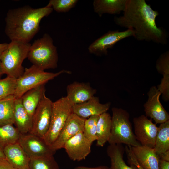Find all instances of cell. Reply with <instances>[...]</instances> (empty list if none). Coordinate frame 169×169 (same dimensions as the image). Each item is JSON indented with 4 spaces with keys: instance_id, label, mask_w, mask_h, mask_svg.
<instances>
[{
    "instance_id": "1",
    "label": "cell",
    "mask_w": 169,
    "mask_h": 169,
    "mask_svg": "<svg viewBox=\"0 0 169 169\" xmlns=\"http://www.w3.org/2000/svg\"><path fill=\"white\" fill-rule=\"evenodd\" d=\"M123 15L115 16L116 25L132 29L138 41L166 44L167 34L165 29L158 27L156 19L158 12L153 10L145 0H126Z\"/></svg>"
},
{
    "instance_id": "2",
    "label": "cell",
    "mask_w": 169,
    "mask_h": 169,
    "mask_svg": "<svg viewBox=\"0 0 169 169\" xmlns=\"http://www.w3.org/2000/svg\"><path fill=\"white\" fill-rule=\"evenodd\" d=\"M53 10L48 4L37 8L25 6L9 9L5 19L6 35L11 41L29 43L39 31L42 19Z\"/></svg>"
},
{
    "instance_id": "3",
    "label": "cell",
    "mask_w": 169,
    "mask_h": 169,
    "mask_svg": "<svg viewBox=\"0 0 169 169\" xmlns=\"http://www.w3.org/2000/svg\"><path fill=\"white\" fill-rule=\"evenodd\" d=\"M27 57L33 65L43 70L56 68L58 54L51 37L45 33L35 40L31 45Z\"/></svg>"
},
{
    "instance_id": "4",
    "label": "cell",
    "mask_w": 169,
    "mask_h": 169,
    "mask_svg": "<svg viewBox=\"0 0 169 169\" xmlns=\"http://www.w3.org/2000/svg\"><path fill=\"white\" fill-rule=\"evenodd\" d=\"M31 44L19 41H11L0 58L4 74L16 79L24 70L22 63L27 57Z\"/></svg>"
},
{
    "instance_id": "5",
    "label": "cell",
    "mask_w": 169,
    "mask_h": 169,
    "mask_svg": "<svg viewBox=\"0 0 169 169\" xmlns=\"http://www.w3.org/2000/svg\"><path fill=\"white\" fill-rule=\"evenodd\" d=\"M109 144H125L135 146L141 145L136 140L129 120L130 115L125 110L113 107Z\"/></svg>"
},
{
    "instance_id": "6",
    "label": "cell",
    "mask_w": 169,
    "mask_h": 169,
    "mask_svg": "<svg viewBox=\"0 0 169 169\" xmlns=\"http://www.w3.org/2000/svg\"><path fill=\"white\" fill-rule=\"evenodd\" d=\"M70 72L62 70L57 73L45 72L32 65L24 69L23 74L16 80L15 91V98H20L29 90L51 80L63 73L70 74Z\"/></svg>"
},
{
    "instance_id": "7",
    "label": "cell",
    "mask_w": 169,
    "mask_h": 169,
    "mask_svg": "<svg viewBox=\"0 0 169 169\" xmlns=\"http://www.w3.org/2000/svg\"><path fill=\"white\" fill-rule=\"evenodd\" d=\"M73 105L66 96L52 102L49 126L43 139L48 145L51 146L57 138L68 118L72 113Z\"/></svg>"
},
{
    "instance_id": "8",
    "label": "cell",
    "mask_w": 169,
    "mask_h": 169,
    "mask_svg": "<svg viewBox=\"0 0 169 169\" xmlns=\"http://www.w3.org/2000/svg\"><path fill=\"white\" fill-rule=\"evenodd\" d=\"M52 102L44 94L33 116L30 133L43 139L49 126Z\"/></svg>"
},
{
    "instance_id": "9",
    "label": "cell",
    "mask_w": 169,
    "mask_h": 169,
    "mask_svg": "<svg viewBox=\"0 0 169 169\" xmlns=\"http://www.w3.org/2000/svg\"><path fill=\"white\" fill-rule=\"evenodd\" d=\"M18 142L30 160L52 156L56 152L43 139L30 133L21 134Z\"/></svg>"
},
{
    "instance_id": "10",
    "label": "cell",
    "mask_w": 169,
    "mask_h": 169,
    "mask_svg": "<svg viewBox=\"0 0 169 169\" xmlns=\"http://www.w3.org/2000/svg\"><path fill=\"white\" fill-rule=\"evenodd\" d=\"M134 36L131 29L119 31H109L91 43L88 48L90 53L97 56L107 55V49L113 48L119 41Z\"/></svg>"
},
{
    "instance_id": "11",
    "label": "cell",
    "mask_w": 169,
    "mask_h": 169,
    "mask_svg": "<svg viewBox=\"0 0 169 169\" xmlns=\"http://www.w3.org/2000/svg\"><path fill=\"white\" fill-rule=\"evenodd\" d=\"M134 134L141 145L154 148L158 127L152 119L144 115L133 119Z\"/></svg>"
},
{
    "instance_id": "12",
    "label": "cell",
    "mask_w": 169,
    "mask_h": 169,
    "mask_svg": "<svg viewBox=\"0 0 169 169\" xmlns=\"http://www.w3.org/2000/svg\"><path fill=\"white\" fill-rule=\"evenodd\" d=\"M161 93L157 87H151L148 93V98L144 105L146 116L153 119L155 124H161L169 120L168 113L159 100Z\"/></svg>"
},
{
    "instance_id": "13",
    "label": "cell",
    "mask_w": 169,
    "mask_h": 169,
    "mask_svg": "<svg viewBox=\"0 0 169 169\" xmlns=\"http://www.w3.org/2000/svg\"><path fill=\"white\" fill-rule=\"evenodd\" d=\"M86 119L72 113L69 116L57 138L50 146L54 151L64 148L65 142L78 133L83 131Z\"/></svg>"
},
{
    "instance_id": "14",
    "label": "cell",
    "mask_w": 169,
    "mask_h": 169,
    "mask_svg": "<svg viewBox=\"0 0 169 169\" xmlns=\"http://www.w3.org/2000/svg\"><path fill=\"white\" fill-rule=\"evenodd\" d=\"M92 144L82 132L67 141L64 148L71 160L79 161L85 159L90 153Z\"/></svg>"
},
{
    "instance_id": "15",
    "label": "cell",
    "mask_w": 169,
    "mask_h": 169,
    "mask_svg": "<svg viewBox=\"0 0 169 169\" xmlns=\"http://www.w3.org/2000/svg\"><path fill=\"white\" fill-rule=\"evenodd\" d=\"M110 105V102L100 103L99 98L94 96L86 102L73 105L72 113L86 119L92 116H99L107 112Z\"/></svg>"
},
{
    "instance_id": "16",
    "label": "cell",
    "mask_w": 169,
    "mask_h": 169,
    "mask_svg": "<svg viewBox=\"0 0 169 169\" xmlns=\"http://www.w3.org/2000/svg\"><path fill=\"white\" fill-rule=\"evenodd\" d=\"M66 97L73 105L83 103L94 96L96 90L89 83L74 82L67 85Z\"/></svg>"
},
{
    "instance_id": "17",
    "label": "cell",
    "mask_w": 169,
    "mask_h": 169,
    "mask_svg": "<svg viewBox=\"0 0 169 169\" xmlns=\"http://www.w3.org/2000/svg\"><path fill=\"white\" fill-rule=\"evenodd\" d=\"M5 158L15 169H29L30 159L18 142L3 149Z\"/></svg>"
},
{
    "instance_id": "18",
    "label": "cell",
    "mask_w": 169,
    "mask_h": 169,
    "mask_svg": "<svg viewBox=\"0 0 169 169\" xmlns=\"http://www.w3.org/2000/svg\"><path fill=\"white\" fill-rule=\"evenodd\" d=\"M132 151L143 169H159V158L153 148L139 145L131 146Z\"/></svg>"
},
{
    "instance_id": "19",
    "label": "cell",
    "mask_w": 169,
    "mask_h": 169,
    "mask_svg": "<svg viewBox=\"0 0 169 169\" xmlns=\"http://www.w3.org/2000/svg\"><path fill=\"white\" fill-rule=\"evenodd\" d=\"M157 71L163 75L160 84L157 87L165 101L169 99V52L167 51L161 55L156 62Z\"/></svg>"
},
{
    "instance_id": "20",
    "label": "cell",
    "mask_w": 169,
    "mask_h": 169,
    "mask_svg": "<svg viewBox=\"0 0 169 169\" xmlns=\"http://www.w3.org/2000/svg\"><path fill=\"white\" fill-rule=\"evenodd\" d=\"M45 91V84H42L28 91L21 97L24 108L31 117H33Z\"/></svg>"
},
{
    "instance_id": "21",
    "label": "cell",
    "mask_w": 169,
    "mask_h": 169,
    "mask_svg": "<svg viewBox=\"0 0 169 169\" xmlns=\"http://www.w3.org/2000/svg\"><path fill=\"white\" fill-rule=\"evenodd\" d=\"M14 124L22 135L29 133L32 126V118L24 108L20 98H15L14 113Z\"/></svg>"
},
{
    "instance_id": "22",
    "label": "cell",
    "mask_w": 169,
    "mask_h": 169,
    "mask_svg": "<svg viewBox=\"0 0 169 169\" xmlns=\"http://www.w3.org/2000/svg\"><path fill=\"white\" fill-rule=\"evenodd\" d=\"M126 0H95L93 2L94 12L100 17L104 14H119L123 12Z\"/></svg>"
},
{
    "instance_id": "23",
    "label": "cell",
    "mask_w": 169,
    "mask_h": 169,
    "mask_svg": "<svg viewBox=\"0 0 169 169\" xmlns=\"http://www.w3.org/2000/svg\"><path fill=\"white\" fill-rule=\"evenodd\" d=\"M107 154L110 160V169H138L134 165L128 166L125 162L123 155L125 148L122 144H111L107 148Z\"/></svg>"
},
{
    "instance_id": "24",
    "label": "cell",
    "mask_w": 169,
    "mask_h": 169,
    "mask_svg": "<svg viewBox=\"0 0 169 169\" xmlns=\"http://www.w3.org/2000/svg\"><path fill=\"white\" fill-rule=\"evenodd\" d=\"M111 116L107 112L100 115L97 124L96 145L103 147L110 138L111 128Z\"/></svg>"
},
{
    "instance_id": "25",
    "label": "cell",
    "mask_w": 169,
    "mask_h": 169,
    "mask_svg": "<svg viewBox=\"0 0 169 169\" xmlns=\"http://www.w3.org/2000/svg\"><path fill=\"white\" fill-rule=\"evenodd\" d=\"M15 100L12 95L0 100V126L14 124Z\"/></svg>"
},
{
    "instance_id": "26",
    "label": "cell",
    "mask_w": 169,
    "mask_h": 169,
    "mask_svg": "<svg viewBox=\"0 0 169 169\" xmlns=\"http://www.w3.org/2000/svg\"><path fill=\"white\" fill-rule=\"evenodd\" d=\"M154 149L158 155L169 150V120L160 124Z\"/></svg>"
},
{
    "instance_id": "27",
    "label": "cell",
    "mask_w": 169,
    "mask_h": 169,
    "mask_svg": "<svg viewBox=\"0 0 169 169\" xmlns=\"http://www.w3.org/2000/svg\"><path fill=\"white\" fill-rule=\"evenodd\" d=\"M21 135L13 125L0 126V147L3 149L8 145L18 142Z\"/></svg>"
},
{
    "instance_id": "28",
    "label": "cell",
    "mask_w": 169,
    "mask_h": 169,
    "mask_svg": "<svg viewBox=\"0 0 169 169\" xmlns=\"http://www.w3.org/2000/svg\"><path fill=\"white\" fill-rule=\"evenodd\" d=\"M29 169H59L53 156L30 160Z\"/></svg>"
},
{
    "instance_id": "29",
    "label": "cell",
    "mask_w": 169,
    "mask_h": 169,
    "mask_svg": "<svg viewBox=\"0 0 169 169\" xmlns=\"http://www.w3.org/2000/svg\"><path fill=\"white\" fill-rule=\"evenodd\" d=\"M99 116H91L86 119L84 122L83 133L92 144L97 139V124Z\"/></svg>"
},
{
    "instance_id": "30",
    "label": "cell",
    "mask_w": 169,
    "mask_h": 169,
    "mask_svg": "<svg viewBox=\"0 0 169 169\" xmlns=\"http://www.w3.org/2000/svg\"><path fill=\"white\" fill-rule=\"evenodd\" d=\"M16 80V78L8 76L0 79V100L14 94Z\"/></svg>"
},
{
    "instance_id": "31",
    "label": "cell",
    "mask_w": 169,
    "mask_h": 169,
    "mask_svg": "<svg viewBox=\"0 0 169 169\" xmlns=\"http://www.w3.org/2000/svg\"><path fill=\"white\" fill-rule=\"evenodd\" d=\"M78 1L77 0H50L48 5L57 12L65 13L74 7Z\"/></svg>"
},
{
    "instance_id": "32",
    "label": "cell",
    "mask_w": 169,
    "mask_h": 169,
    "mask_svg": "<svg viewBox=\"0 0 169 169\" xmlns=\"http://www.w3.org/2000/svg\"><path fill=\"white\" fill-rule=\"evenodd\" d=\"M125 151L126 152L128 162L129 164H132L135 165L138 169H143L139 164L133 153L131 146L125 145Z\"/></svg>"
},
{
    "instance_id": "33",
    "label": "cell",
    "mask_w": 169,
    "mask_h": 169,
    "mask_svg": "<svg viewBox=\"0 0 169 169\" xmlns=\"http://www.w3.org/2000/svg\"><path fill=\"white\" fill-rule=\"evenodd\" d=\"M0 169H15L5 158H0Z\"/></svg>"
},
{
    "instance_id": "34",
    "label": "cell",
    "mask_w": 169,
    "mask_h": 169,
    "mask_svg": "<svg viewBox=\"0 0 169 169\" xmlns=\"http://www.w3.org/2000/svg\"><path fill=\"white\" fill-rule=\"evenodd\" d=\"M74 169H110V168L106 166H100L96 167H88L84 166H78Z\"/></svg>"
},
{
    "instance_id": "35",
    "label": "cell",
    "mask_w": 169,
    "mask_h": 169,
    "mask_svg": "<svg viewBox=\"0 0 169 169\" xmlns=\"http://www.w3.org/2000/svg\"><path fill=\"white\" fill-rule=\"evenodd\" d=\"M159 169H169V161L160 159Z\"/></svg>"
},
{
    "instance_id": "36",
    "label": "cell",
    "mask_w": 169,
    "mask_h": 169,
    "mask_svg": "<svg viewBox=\"0 0 169 169\" xmlns=\"http://www.w3.org/2000/svg\"><path fill=\"white\" fill-rule=\"evenodd\" d=\"M160 159L166 161H169V150L158 156Z\"/></svg>"
},
{
    "instance_id": "37",
    "label": "cell",
    "mask_w": 169,
    "mask_h": 169,
    "mask_svg": "<svg viewBox=\"0 0 169 169\" xmlns=\"http://www.w3.org/2000/svg\"><path fill=\"white\" fill-rule=\"evenodd\" d=\"M8 44L4 43L0 44V58L3 52L8 46Z\"/></svg>"
},
{
    "instance_id": "38",
    "label": "cell",
    "mask_w": 169,
    "mask_h": 169,
    "mask_svg": "<svg viewBox=\"0 0 169 169\" xmlns=\"http://www.w3.org/2000/svg\"><path fill=\"white\" fill-rule=\"evenodd\" d=\"M0 158H5L3 149L0 147Z\"/></svg>"
},
{
    "instance_id": "39",
    "label": "cell",
    "mask_w": 169,
    "mask_h": 169,
    "mask_svg": "<svg viewBox=\"0 0 169 169\" xmlns=\"http://www.w3.org/2000/svg\"><path fill=\"white\" fill-rule=\"evenodd\" d=\"M3 74H4L3 72L1 63L0 62V78Z\"/></svg>"
}]
</instances>
